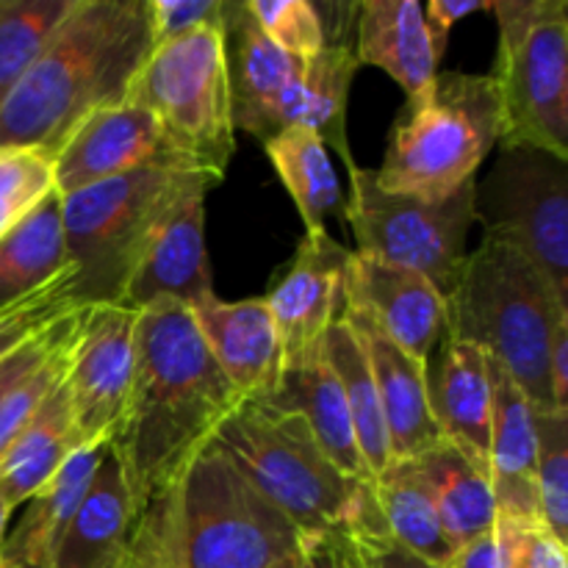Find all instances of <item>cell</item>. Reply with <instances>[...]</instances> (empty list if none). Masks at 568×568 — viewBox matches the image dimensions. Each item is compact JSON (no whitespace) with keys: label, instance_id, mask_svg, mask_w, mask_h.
<instances>
[{"label":"cell","instance_id":"1","mask_svg":"<svg viewBox=\"0 0 568 568\" xmlns=\"http://www.w3.org/2000/svg\"><path fill=\"white\" fill-rule=\"evenodd\" d=\"M242 403L189 308L161 300L139 311L131 392L109 442L139 510L181 480Z\"/></svg>","mask_w":568,"mask_h":568},{"label":"cell","instance_id":"2","mask_svg":"<svg viewBox=\"0 0 568 568\" xmlns=\"http://www.w3.org/2000/svg\"><path fill=\"white\" fill-rule=\"evenodd\" d=\"M153 53L148 0H75L0 100V150L53 155L94 111L122 103Z\"/></svg>","mask_w":568,"mask_h":568},{"label":"cell","instance_id":"3","mask_svg":"<svg viewBox=\"0 0 568 568\" xmlns=\"http://www.w3.org/2000/svg\"><path fill=\"white\" fill-rule=\"evenodd\" d=\"M211 444L303 536H386L372 480L342 475L297 414L266 403H242Z\"/></svg>","mask_w":568,"mask_h":568},{"label":"cell","instance_id":"4","mask_svg":"<svg viewBox=\"0 0 568 568\" xmlns=\"http://www.w3.org/2000/svg\"><path fill=\"white\" fill-rule=\"evenodd\" d=\"M222 178L178 155L61 197L72 305H116L150 239L181 200Z\"/></svg>","mask_w":568,"mask_h":568},{"label":"cell","instance_id":"5","mask_svg":"<svg viewBox=\"0 0 568 568\" xmlns=\"http://www.w3.org/2000/svg\"><path fill=\"white\" fill-rule=\"evenodd\" d=\"M568 305L547 277L505 244L483 239L447 300V333L480 349L514 381L532 410H558L549 386V342Z\"/></svg>","mask_w":568,"mask_h":568},{"label":"cell","instance_id":"6","mask_svg":"<svg viewBox=\"0 0 568 568\" xmlns=\"http://www.w3.org/2000/svg\"><path fill=\"white\" fill-rule=\"evenodd\" d=\"M503 139V109L491 75L436 72L408 98L375 170L386 192L444 200L458 192Z\"/></svg>","mask_w":568,"mask_h":568},{"label":"cell","instance_id":"7","mask_svg":"<svg viewBox=\"0 0 568 568\" xmlns=\"http://www.w3.org/2000/svg\"><path fill=\"white\" fill-rule=\"evenodd\" d=\"M183 568H303V532L209 444L175 486Z\"/></svg>","mask_w":568,"mask_h":568},{"label":"cell","instance_id":"8","mask_svg":"<svg viewBox=\"0 0 568 568\" xmlns=\"http://www.w3.org/2000/svg\"><path fill=\"white\" fill-rule=\"evenodd\" d=\"M497 67L488 75L503 109L499 144H525L568 161V3L494 0Z\"/></svg>","mask_w":568,"mask_h":568},{"label":"cell","instance_id":"9","mask_svg":"<svg viewBox=\"0 0 568 568\" xmlns=\"http://www.w3.org/2000/svg\"><path fill=\"white\" fill-rule=\"evenodd\" d=\"M128 98L153 111L166 144L183 161L225 178L236 128L222 28H200L153 48Z\"/></svg>","mask_w":568,"mask_h":568},{"label":"cell","instance_id":"10","mask_svg":"<svg viewBox=\"0 0 568 568\" xmlns=\"http://www.w3.org/2000/svg\"><path fill=\"white\" fill-rule=\"evenodd\" d=\"M475 181L433 203L386 192L375 170L353 164L344 220L358 242L355 253L419 272L449 300L469 255L466 242L475 225Z\"/></svg>","mask_w":568,"mask_h":568},{"label":"cell","instance_id":"11","mask_svg":"<svg viewBox=\"0 0 568 568\" xmlns=\"http://www.w3.org/2000/svg\"><path fill=\"white\" fill-rule=\"evenodd\" d=\"M475 222L486 239L525 255L568 305V161L503 144L486 178L475 181Z\"/></svg>","mask_w":568,"mask_h":568},{"label":"cell","instance_id":"12","mask_svg":"<svg viewBox=\"0 0 568 568\" xmlns=\"http://www.w3.org/2000/svg\"><path fill=\"white\" fill-rule=\"evenodd\" d=\"M139 311L125 305H83L67 358L64 386L81 447L105 444L120 425L133 375Z\"/></svg>","mask_w":568,"mask_h":568},{"label":"cell","instance_id":"13","mask_svg":"<svg viewBox=\"0 0 568 568\" xmlns=\"http://www.w3.org/2000/svg\"><path fill=\"white\" fill-rule=\"evenodd\" d=\"M347 258L349 250L327 231L305 233L286 275L264 297L281 338L283 369L322 358L327 331L344 314Z\"/></svg>","mask_w":568,"mask_h":568},{"label":"cell","instance_id":"14","mask_svg":"<svg viewBox=\"0 0 568 568\" xmlns=\"http://www.w3.org/2000/svg\"><path fill=\"white\" fill-rule=\"evenodd\" d=\"M225 44H233V55H227L233 128L261 142L294 128L305 59L277 48L253 20L244 0H231Z\"/></svg>","mask_w":568,"mask_h":568},{"label":"cell","instance_id":"15","mask_svg":"<svg viewBox=\"0 0 568 568\" xmlns=\"http://www.w3.org/2000/svg\"><path fill=\"white\" fill-rule=\"evenodd\" d=\"M344 311L369 320L419 364L447 333V300L427 277L355 250L344 270Z\"/></svg>","mask_w":568,"mask_h":568},{"label":"cell","instance_id":"16","mask_svg":"<svg viewBox=\"0 0 568 568\" xmlns=\"http://www.w3.org/2000/svg\"><path fill=\"white\" fill-rule=\"evenodd\" d=\"M166 155L178 153L166 144L153 111L125 98L122 103L87 116L50 155L53 186L64 197V194L98 186Z\"/></svg>","mask_w":568,"mask_h":568},{"label":"cell","instance_id":"17","mask_svg":"<svg viewBox=\"0 0 568 568\" xmlns=\"http://www.w3.org/2000/svg\"><path fill=\"white\" fill-rule=\"evenodd\" d=\"M205 194L194 192L170 211L148 250L139 258L120 303L131 311L175 303L192 311L214 297L209 255H205Z\"/></svg>","mask_w":568,"mask_h":568},{"label":"cell","instance_id":"18","mask_svg":"<svg viewBox=\"0 0 568 568\" xmlns=\"http://www.w3.org/2000/svg\"><path fill=\"white\" fill-rule=\"evenodd\" d=\"M189 314L239 397L266 403L281 386L283 349L264 297L227 303L214 294Z\"/></svg>","mask_w":568,"mask_h":568},{"label":"cell","instance_id":"19","mask_svg":"<svg viewBox=\"0 0 568 568\" xmlns=\"http://www.w3.org/2000/svg\"><path fill=\"white\" fill-rule=\"evenodd\" d=\"M427 399L442 438L488 477L491 442V361L444 333L436 366H427Z\"/></svg>","mask_w":568,"mask_h":568},{"label":"cell","instance_id":"20","mask_svg":"<svg viewBox=\"0 0 568 568\" xmlns=\"http://www.w3.org/2000/svg\"><path fill=\"white\" fill-rule=\"evenodd\" d=\"M139 519L142 510L133 503L114 449L105 444L50 568H128Z\"/></svg>","mask_w":568,"mask_h":568},{"label":"cell","instance_id":"21","mask_svg":"<svg viewBox=\"0 0 568 568\" xmlns=\"http://www.w3.org/2000/svg\"><path fill=\"white\" fill-rule=\"evenodd\" d=\"M344 320L353 325L369 361L392 460L419 458L427 449L438 447L444 438L430 414V399H427V364H419L408 353H403L364 316L344 311Z\"/></svg>","mask_w":568,"mask_h":568},{"label":"cell","instance_id":"22","mask_svg":"<svg viewBox=\"0 0 568 568\" xmlns=\"http://www.w3.org/2000/svg\"><path fill=\"white\" fill-rule=\"evenodd\" d=\"M488 483L497 514L541 521L536 497V410L497 364H491Z\"/></svg>","mask_w":568,"mask_h":568},{"label":"cell","instance_id":"23","mask_svg":"<svg viewBox=\"0 0 568 568\" xmlns=\"http://www.w3.org/2000/svg\"><path fill=\"white\" fill-rule=\"evenodd\" d=\"M109 444V442H105ZM105 444L78 449L67 458V464L20 505V516L6 530L3 549H0V568H50L55 549L64 538L67 525L75 514L78 503L87 494L98 460Z\"/></svg>","mask_w":568,"mask_h":568},{"label":"cell","instance_id":"24","mask_svg":"<svg viewBox=\"0 0 568 568\" xmlns=\"http://www.w3.org/2000/svg\"><path fill=\"white\" fill-rule=\"evenodd\" d=\"M355 26L358 64L381 67L408 98L436 78L438 59L425 26V6L416 0H366Z\"/></svg>","mask_w":568,"mask_h":568},{"label":"cell","instance_id":"25","mask_svg":"<svg viewBox=\"0 0 568 568\" xmlns=\"http://www.w3.org/2000/svg\"><path fill=\"white\" fill-rule=\"evenodd\" d=\"M55 286H70L61 194L50 192L0 236V311L28 303Z\"/></svg>","mask_w":568,"mask_h":568},{"label":"cell","instance_id":"26","mask_svg":"<svg viewBox=\"0 0 568 568\" xmlns=\"http://www.w3.org/2000/svg\"><path fill=\"white\" fill-rule=\"evenodd\" d=\"M266 405L297 414L308 425L311 436L316 438L322 453L331 458V464L342 475L353 477V480H372L369 469L361 458L344 392L333 369L327 366L325 355L311 361V364L283 369L281 386L266 399Z\"/></svg>","mask_w":568,"mask_h":568},{"label":"cell","instance_id":"27","mask_svg":"<svg viewBox=\"0 0 568 568\" xmlns=\"http://www.w3.org/2000/svg\"><path fill=\"white\" fill-rule=\"evenodd\" d=\"M78 449L83 447L75 436L70 397H67L64 377H61L59 386L48 394L37 416L28 422L26 430L17 436L6 458L0 460V497L9 503L11 510H17Z\"/></svg>","mask_w":568,"mask_h":568},{"label":"cell","instance_id":"28","mask_svg":"<svg viewBox=\"0 0 568 568\" xmlns=\"http://www.w3.org/2000/svg\"><path fill=\"white\" fill-rule=\"evenodd\" d=\"M410 460L425 480L444 532L455 549L491 530L497 521V499H494L491 483L453 444L442 442Z\"/></svg>","mask_w":568,"mask_h":568},{"label":"cell","instance_id":"29","mask_svg":"<svg viewBox=\"0 0 568 568\" xmlns=\"http://www.w3.org/2000/svg\"><path fill=\"white\" fill-rule=\"evenodd\" d=\"M372 488L386 536L394 544L430 564L453 568L458 549L449 544L414 460H392L381 475L372 477Z\"/></svg>","mask_w":568,"mask_h":568},{"label":"cell","instance_id":"30","mask_svg":"<svg viewBox=\"0 0 568 568\" xmlns=\"http://www.w3.org/2000/svg\"><path fill=\"white\" fill-rule=\"evenodd\" d=\"M264 150L297 205L300 220L305 222V233L327 231L325 220L344 205L331 150L320 142L316 133L305 131V128H286V131L275 133L272 139H266Z\"/></svg>","mask_w":568,"mask_h":568},{"label":"cell","instance_id":"31","mask_svg":"<svg viewBox=\"0 0 568 568\" xmlns=\"http://www.w3.org/2000/svg\"><path fill=\"white\" fill-rule=\"evenodd\" d=\"M322 355H325L327 366L333 369L344 392V403H347L349 416H353L355 438H358L361 458H364L369 475L377 477L392 464L386 422H383L381 399H377L369 361H366L364 347H361L358 336H355L353 325L344 320V314L327 331Z\"/></svg>","mask_w":568,"mask_h":568},{"label":"cell","instance_id":"32","mask_svg":"<svg viewBox=\"0 0 568 568\" xmlns=\"http://www.w3.org/2000/svg\"><path fill=\"white\" fill-rule=\"evenodd\" d=\"M358 67L353 44L347 42H331L325 50L305 59L303 94L294 122V128L316 133L327 150L342 155L347 170L355 164L347 136V103Z\"/></svg>","mask_w":568,"mask_h":568},{"label":"cell","instance_id":"33","mask_svg":"<svg viewBox=\"0 0 568 568\" xmlns=\"http://www.w3.org/2000/svg\"><path fill=\"white\" fill-rule=\"evenodd\" d=\"M75 0H0V100L11 92Z\"/></svg>","mask_w":568,"mask_h":568},{"label":"cell","instance_id":"34","mask_svg":"<svg viewBox=\"0 0 568 568\" xmlns=\"http://www.w3.org/2000/svg\"><path fill=\"white\" fill-rule=\"evenodd\" d=\"M538 519L568 538V410H536Z\"/></svg>","mask_w":568,"mask_h":568},{"label":"cell","instance_id":"35","mask_svg":"<svg viewBox=\"0 0 568 568\" xmlns=\"http://www.w3.org/2000/svg\"><path fill=\"white\" fill-rule=\"evenodd\" d=\"M53 166L42 150H0V236L53 192Z\"/></svg>","mask_w":568,"mask_h":568},{"label":"cell","instance_id":"36","mask_svg":"<svg viewBox=\"0 0 568 568\" xmlns=\"http://www.w3.org/2000/svg\"><path fill=\"white\" fill-rule=\"evenodd\" d=\"M244 3L261 31L286 53L311 59L325 50V20L308 0H244Z\"/></svg>","mask_w":568,"mask_h":568},{"label":"cell","instance_id":"37","mask_svg":"<svg viewBox=\"0 0 568 568\" xmlns=\"http://www.w3.org/2000/svg\"><path fill=\"white\" fill-rule=\"evenodd\" d=\"M83 314V311H81ZM81 325V322H78ZM78 331L72 333V338L67 344H61L48 361L37 366L33 372H28L3 399H0V460L6 458V453L11 449V444L17 442L22 430H26L28 422L37 416V410L42 408V403L48 399V394L53 392L61 383L67 372V358H70L72 342H75Z\"/></svg>","mask_w":568,"mask_h":568},{"label":"cell","instance_id":"38","mask_svg":"<svg viewBox=\"0 0 568 568\" xmlns=\"http://www.w3.org/2000/svg\"><path fill=\"white\" fill-rule=\"evenodd\" d=\"M175 486L142 510L131 549V568H183Z\"/></svg>","mask_w":568,"mask_h":568},{"label":"cell","instance_id":"39","mask_svg":"<svg viewBox=\"0 0 568 568\" xmlns=\"http://www.w3.org/2000/svg\"><path fill=\"white\" fill-rule=\"evenodd\" d=\"M153 48L189 37L200 28L225 31L231 0H148Z\"/></svg>","mask_w":568,"mask_h":568},{"label":"cell","instance_id":"40","mask_svg":"<svg viewBox=\"0 0 568 568\" xmlns=\"http://www.w3.org/2000/svg\"><path fill=\"white\" fill-rule=\"evenodd\" d=\"M81 308H72L67 314H61L59 320L50 322L44 331H39L37 336H31L28 342H22L20 347L11 349L9 355L0 358V399L28 375V372L37 369L42 361H48L61 344H67L72 338V333L78 331V322H81Z\"/></svg>","mask_w":568,"mask_h":568},{"label":"cell","instance_id":"41","mask_svg":"<svg viewBox=\"0 0 568 568\" xmlns=\"http://www.w3.org/2000/svg\"><path fill=\"white\" fill-rule=\"evenodd\" d=\"M72 308H81V305H72L67 286H55L50 292L39 294V297L28 300V303L0 311V358Z\"/></svg>","mask_w":568,"mask_h":568},{"label":"cell","instance_id":"42","mask_svg":"<svg viewBox=\"0 0 568 568\" xmlns=\"http://www.w3.org/2000/svg\"><path fill=\"white\" fill-rule=\"evenodd\" d=\"M510 568H568L566 541H560L541 521L516 519Z\"/></svg>","mask_w":568,"mask_h":568},{"label":"cell","instance_id":"43","mask_svg":"<svg viewBox=\"0 0 568 568\" xmlns=\"http://www.w3.org/2000/svg\"><path fill=\"white\" fill-rule=\"evenodd\" d=\"M516 519L497 514V521L488 532L475 541L464 544L455 555L453 568H510V549H514Z\"/></svg>","mask_w":568,"mask_h":568},{"label":"cell","instance_id":"44","mask_svg":"<svg viewBox=\"0 0 568 568\" xmlns=\"http://www.w3.org/2000/svg\"><path fill=\"white\" fill-rule=\"evenodd\" d=\"M303 568H366V560L347 532H316L303 536Z\"/></svg>","mask_w":568,"mask_h":568},{"label":"cell","instance_id":"45","mask_svg":"<svg viewBox=\"0 0 568 568\" xmlns=\"http://www.w3.org/2000/svg\"><path fill=\"white\" fill-rule=\"evenodd\" d=\"M494 0H430L425 6V26L430 33V44L436 59L442 61L444 50H447L449 31L455 22H460L469 14H480V11H491Z\"/></svg>","mask_w":568,"mask_h":568},{"label":"cell","instance_id":"46","mask_svg":"<svg viewBox=\"0 0 568 568\" xmlns=\"http://www.w3.org/2000/svg\"><path fill=\"white\" fill-rule=\"evenodd\" d=\"M355 544H358L361 555H364V560L372 568H444L419 558V555L408 552V549L394 544L388 536L355 538Z\"/></svg>","mask_w":568,"mask_h":568},{"label":"cell","instance_id":"47","mask_svg":"<svg viewBox=\"0 0 568 568\" xmlns=\"http://www.w3.org/2000/svg\"><path fill=\"white\" fill-rule=\"evenodd\" d=\"M549 386L555 408L568 410V320H560L549 342Z\"/></svg>","mask_w":568,"mask_h":568},{"label":"cell","instance_id":"48","mask_svg":"<svg viewBox=\"0 0 568 568\" xmlns=\"http://www.w3.org/2000/svg\"><path fill=\"white\" fill-rule=\"evenodd\" d=\"M11 516H14V510H11L9 503H6V499L0 497V549H3L6 530H9V525H11Z\"/></svg>","mask_w":568,"mask_h":568},{"label":"cell","instance_id":"49","mask_svg":"<svg viewBox=\"0 0 568 568\" xmlns=\"http://www.w3.org/2000/svg\"><path fill=\"white\" fill-rule=\"evenodd\" d=\"M128 568H131V560H128Z\"/></svg>","mask_w":568,"mask_h":568},{"label":"cell","instance_id":"50","mask_svg":"<svg viewBox=\"0 0 568 568\" xmlns=\"http://www.w3.org/2000/svg\"><path fill=\"white\" fill-rule=\"evenodd\" d=\"M366 568H372V566H369V564H366Z\"/></svg>","mask_w":568,"mask_h":568}]
</instances>
